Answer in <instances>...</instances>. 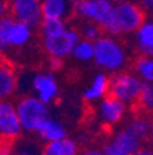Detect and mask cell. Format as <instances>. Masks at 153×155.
Here are the masks:
<instances>
[{"instance_id":"33","label":"cell","mask_w":153,"mask_h":155,"mask_svg":"<svg viewBox=\"0 0 153 155\" xmlns=\"http://www.w3.org/2000/svg\"><path fill=\"white\" fill-rule=\"evenodd\" d=\"M152 15H153V13H152Z\"/></svg>"},{"instance_id":"25","label":"cell","mask_w":153,"mask_h":155,"mask_svg":"<svg viewBox=\"0 0 153 155\" xmlns=\"http://www.w3.org/2000/svg\"><path fill=\"white\" fill-rule=\"evenodd\" d=\"M138 104L142 107V110L148 111V112H153V84L152 83H145V87L142 90V93H141Z\"/></svg>"},{"instance_id":"14","label":"cell","mask_w":153,"mask_h":155,"mask_svg":"<svg viewBox=\"0 0 153 155\" xmlns=\"http://www.w3.org/2000/svg\"><path fill=\"white\" fill-rule=\"evenodd\" d=\"M35 134L39 137V140L44 141L46 144V143L57 141V140H62L68 137V130L61 120H58L57 118H53V116H48L40 125V127Z\"/></svg>"},{"instance_id":"21","label":"cell","mask_w":153,"mask_h":155,"mask_svg":"<svg viewBox=\"0 0 153 155\" xmlns=\"http://www.w3.org/2000/svg\"><path fill=\"white\" fill-rule=\"evenodd\" d=\"M94 54H95L94 42H90V40H86V39H80V42L73 48L70 57L75 58L79 62H88V61H94Z\"/></svg>"},{"instance_id":"9","label":"cell","mask_w":153,"mask_h":155,"mask_svg":"<svg viewBox=\"0 0 153 155\" xmlns=\"http://www.w3.org/2000/svg\"><path fill=\"white\" fill-rule=\"evenodd\" d=\"M24 132L17 107L10 100H2L0 103V134L6 143L19 140Z\"/></svg>"},{"instance_id":"23","label":"cell","mask_w":153,"mask_h":155,"mask_svg":"<svg viewBox=\"0 0 153 155\" xmlns=\"http://www.w3.org/2000/svg\"><path fill=\"white\" fill-rule=\"evenodd\" d=\"M10 155H42V148H39L32 140L19 139L11 144Z\"/></svg>"},{"instance_id":"2","label":"cell","mask_w":153,"mask_h":155,"mask_svg":"<svg viewBox=\"0 0 153 155\" xmlns=\"http://www.w3.org/2000/svg\"><path fill=\"white\" fill-rule=\"evenodd\" d=\"M94 62L105 74H119L128 61V53L124 45L110 35H102L95 43Z\"/></svg>"},{"instance_id":"17","label":"cell","mask_w":153,"mask_h":155,"mask_svg":"<svg viewBox=\"0 0 153 155\" xmlns=\"http://www.w3.org/2000/svg\"><path fill=\"white\" fill-rule=\"evenodd\" d=\"M17 91H18V74L11 64L2 62L0 65V96L3 100H8Z\"/></svg>"},{"instance_id":"20","label":"cell","mask_w":153,"mask_h":155,"mask_svg":"<svg viewBox=\"0 0 153 155\" xmlns=\"http://www.w3.org/2000/svg\"><path fill=\"white\" fill-rule=\"evenodd\" d=\"M134 72L145 83H153V57L139 55L134 61Z\"/></svg>"},{"instance_id":"15","label":"cell","mask_w":153,"mask_h":155,"mask_svg":"<svg viewBox=\"0 0 153 155\" xmlns=\"http://www.w3.org/2000/svg\"><path fill=\"white\" fill-rule=\"evenodd\" d=\"M134 43L139 55L153 57V15L146 18V21L134 33Z\"/></svg>"},{"instance_id":"29","label":"cell","mask_w":153,"mask_h":155,"mask_svg":"<svg viewBox=\"0 0 153 155\" xmlns=\"http://www.w3.org/2000/svg\"><path fill=\"white\" fill-rule=\"evenodd\" d=\"M10 151H11V143H4L0 150V155H10Z\"/></svg>"},{"instance_id":"5","label":"cell","mask_w":153,"mask_h":155,"mask_svg":"<svg viewBox=\"0 0 153 155\" xmlns=\"http://www.w3.org/2000/svg\"><path fill=\"white\" fill-rule=\"evenodd\" d=\"M24 132L36 133L48 116V105L40 101L33 94H25L15 103Z\"/></svg>"},{"instance_id":"16","label":"cell","mask_w":153,"mask_h":155,"mask_svg":"<svg viewBox=\"0 0 153 155\" xmlns=\"http://www.w3.org/2000/svg\"><path fill=\"white\" fill-rule=\"evenodd\" d=\"M75 0H42V11L44 18L65 21L73 13Z\"/></svg>"},{"instance_id":"3","label":"cell","mask_w":153,"mask_h":155,"mask_svg":"<svg viewBox=\"0 0 153 155\" xmlns=\"http://www.w3.org/2000/svg\"><path fill=\"white\" fill-rule=\"evenodd\" d=\"M33 28L17 21L14 17L6 15L0 19V47L2 51L18 50L29 45L32 40Z\"/></svg>"},{"instance_id":"10","label":"cell","mask_w":153,"mask_h":155,"mask_svg":"<svg viewBox=\"0 0 153 155\" xmlns=\"http://www.w3.org/2000/svg\"><path fill=\"white\" fill-rule=\"evenodd\" d=\"M10 15L30 28L40 26L43 21L42 0H10Z\"/></svg>"},{"instance_id":"1","label":"cell","mask_w":153,"mask_h":155,"mask_svg":"<svg viewBox=\"0 0 153 155\" xmlns=\"http://www.w3.org/2000/svg\"><path fill=\"white\" fill-rule=\"evenodd\" d=\"M113 0H75L73 13L87 22H94L108 32V35H119Z\"/></svg>"},{"instance_id":"32","label":"cell","mask_w":153,"mask_h":155,"mask_svg":"<svg viewBox=\"0 0 153 155\" xmlns=\"http://www.w3.org/2000/svg\"><path fill=\"white\" fill-rule=\"evenodd\" d=\"M0 2H6V3H8L10 0H0Z\"/></svg>"},{"instance_id":"26","label":"cell","mask_w":153,"mask_h":155,"mask_svg":"<svg viewBox=\"0 0 153 155\" xmlns=\"http://www.w3.org/2000/svg\"><path fill=\"white\" fill-rule=\"evenodd\" d=\"M62 62H64V60H59V58H50L48 60V65H50L51 71H59L61 68H62Z\"/></svg>"},{"instance_id":"18","label":"cell","mask_w":153,"mask_h":155,"mask_svg":"<svg viewBox=\"0 0 153 155\" xmlns=\"http://www.w3.org/2000/svg\"><path fill=\"white\" fill-rule=\"evenodd\" d=\"M79 144L70 137L46 143L42 148V155H79Z\"/></svg>"},{"instance_id":"31","label":"cell","mask_w":153,"mask_h":155,"mask_svg":"<svg viewBox=\"0 0 153 155\" xmlns=\"http://www.w3.org/2000/svg\"><path fill=\"white\" fill-rule=\"evenodd\" d=\"M149 139L153 141V116L150 118V132H149Z\"/></svg>"},{"instance_id":"4","label":"cell","mask_w":153,"mask_h":155,"mask_svg":"<svg viewBox=\"0 0 153 155\" xmlns=\"http://www.w3.org/2000/svg\"><path fill=\"white\" fill-rule=\"evenodd\" d=\"M144 87L145 82L135 72L121 71L110 76L109 96L117 98L126 105H131L138 103Z\"/></svg>"},{"instance_id":"30","label":"cell","mask_w":153,"mask_h":155,"mask_svg":"<svg viewBox=\"0 0 153 155\" xmlns=\"http://www.w3.org/2000/svg\"><path fill=\"white\" fill-rule=\"evenodd\" d=\"M141 6L144 7V8L150 10L153 13V0H141Z\"/></svg>"},{"instance_id":"24","label":"cell","mask_w":153,"mask_h":155,"mask_svg":"<svg viewBox=\"0 0 153 155\" xmlns=\"http://www.w3.org/2000/svg\"><path fill=\"white\" fill-rule=\"evenodd\" d=\"M101 31H102V28L99 25H97V24H94V22H87V21H84L79 29V33H80V36H81V39H86V40H90V42L95 43L102 36Z\"/></svg>"},{"instance_id":"8","label":"cell","mask_w":153,"mask_h":155,"mask_svg":"<svg viewBox=\"0 0 153 155\" xmlns=\"http://www.w3.org/2000/svg\"><path fill=\"white\" fill-rule=\"evenodd\" d=\"M29 91H32L33 96L46 105L53 104L59 94V84L54 72H32Z\"/></svg>"},{"instance_id":"12","label":"cell","mask_w":153,"mask_h":155,"mask_svg":"<svg viewBox=\"0 0 153 155\" xmlns=\"http://www.w3.org/2000/svg\"><path fill=\"white\" fill-rule=\"evenodd\" d=\"M97 115L98 119L106 126L119 125L127 115V105L115 97L108 96L97 104Z\"/></svg>"},{"instance_id":"7","label":"cell","mask_w":153,"mask_h":155,"mask_svg":"<svg viewBox=\"0 0 153 155\" xmlns=\"http://www.w3.org/2000/svg\"><path fill=\"white\" fill-rule=\"evenodd\" d=\"M80 39L81 36H80L79 31L68 26L61 35L43 39V48L50 58L64 60V58L72 55V51L80 42Z\"/></svg>"},{"instance_id":"6","label":"cell","mask_w":153,"mask_h":155,"mask_svg":"<svg viewBox=\"0 0 153 155\" xmlns=\"http://www.w3.org/2000/svg\"><path fill=\"white\" fill-rule=\"evenodd\" d=\"M115 14L119 35L135 33L146 21L144 7L132 0H117Z\"/></svg>"},{"instance_id":"11","label":"cell","mask_w":153,"mask_h":155,"mask_svg":"<svg viewBox=\"0 0 153 155\" xmlns=\"http://www.w3.org/2000/svg\"><path fill=\"white\" fill-rule=\"evenodd\" d=\"M141 147L142 140L123 127L113 133L110 140L105 143L102 151L105 155H135Z\"/></svg>"},{"instance_id":"22","label":"cell","mask_w":153,"mask_h":155,"mask_svg":"<svg viewBox=\"0 0 153 155\" xmlns=\"http://www.w3.org/2000/svg\"><path fill=\"white\" fill-rule=\"evenodd\" d=\"M66 22L61 21V19H53V18H43L42 24L39 26L40 33H42L43 39L47 38H54L58 36L66 29Z\"/></svg>"},{"instance_id":"13","label":"cell","mask_w":153,"mask_h":155,"mask_svg":"<svg viewBox=\"0 0 153 155\" xmlns=\"http://www.w3.org/2000/svg\"><path fill=\"white\" fill-rule=\"evenodd\" d=\"M109 89H110V76L102 71L97 72L91 82L83 89L81 97L88 104H98L109 96Z\"/></svg>"},{"instance_id":"19","label":"cell","mask_w":153,"mask_h":155,"mask_svg":"<svg viewBox=\"0 0 153 155\" xmlns=\"http://www.w3.org/2000/svg\"><path fill=\"white\" fill-rule=\"evenodd\" d=\"M126 129L130 130L134 136H137L138 139L144 140L149 137L150 132V119L146 118L142 114H135L127 120L126 123Z\"/></svg>"},{"instance_id":"28","label":"cell","mask_w":153,"mask_h":155,"mask_svg":"<svg viewBox=\"0 0 153 155\" xmlns=\"http://www.w3.org/2000/svg\"><path fill=\"white\" fill-rule=\"evenodd\" d=\"M135 155H153V147H141Z\"/></svg>"},{"instance_id":"27","label":"cell","mask_w":153,"mask_h":155,"mask_svg":"<svg viewBox=\"0 0 153 155\" xmlns=\"http://www.w3.org/2000/svg\"><path fill=\"white\" fill-rule=\"evenodd\" d=\"M79 155H105V152L98 148H86L83 151H80Z\"/></svg>"},{"instance_id":"34","label":"cell","mask_w":153,"mask_h":155,"mask_svg":"<svg viewBox=\"0 0 153 155\" xmlns=\"http://www.w3.org/2000/svg\"><path fill=\"white\" fill-rule=\"evenodd\" d=\"M152 84H153V83H152Z\"/></svg>"}]
</instances>
